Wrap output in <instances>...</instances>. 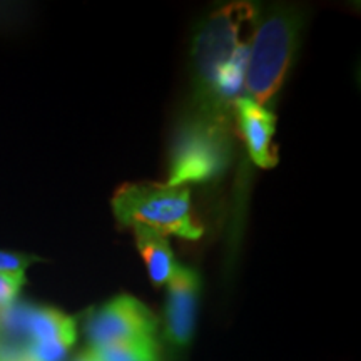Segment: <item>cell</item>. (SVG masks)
I'll use <instances>...</instances> for the list:
<instances>
[{
  "label": "cell",
  "mask_w": 361,
  "mask_h": 361,
  "mask_svg": "<svg viewBox=\"0 0 361 361\" xmlns=\"http://www.w3.org/2000/svg\"><path fill=\"white\" fill-rule=\"evenodd\" d=\"M97 361H159V346L151 338H135L90 348Z\"/></svg>",
  "instance_id": "cell-10"
},
{
  "label": "cell",
  "mask_w": 361,
  "mask_h": 361,
  "mask_svg": "<svg viewBox=\"0 0 361 361\" xmlns=\"http://www.w3.org/2000/svg\"><path fill=\"white\" fill-rule=\"evenodd\" d=\"M74 361H97L96 358H94L92 353L90 351H84V353H80L78 358H75Z\"/></svg>",
  "instance_id": "cell-13"
},
{
  "label": "cell",
  "mask_w": 361,
  "mask_h": 361,
  "mask_svg": "<svg viewBox=\"0 0 361 361\" xmlns=\"http://www.w3.org/2000/svg\"><path fill=\"white\" fill-rule=\"evenodd\" d=\"M22 328L32 343H62L71 346L75 343V322L69 314L56 308L39 306L22 311Z\"/></svg>",
  "instance_id": "cell-8"
},
{
  "label": "cell",
  "mask_w": 361,
  "mask_h": 361,
  "mask_svg": "<svg viewBox=\"0 0 361 361\" xmlns=\"http://www.w3.org/2000/svg\"><path fill=\"white\" fill-rule=\"evenodd\" d=\"M112 211L123 226H144L164 236L200 239L201 224L194 219L191 191L188 186H171L168 183H128L112 197Z\"/></svg>",
  "instance_id": "cell-3"
},
{
  "label": "cell",
  "mask_w": 361,
  "mask_h": 361,
  "mask_svg": "<svg viewBox=\"0 0 361 361\" xmlns=\"http://www.w3.org/2000/svg\"><path fill=\"white\" fill-rule=\"evenodd\" d=\"M12 361H34L32 358H30L29 355L27 353H24V355H20V356H17V358H13Z\"/></svg>",
  "instance_id": "cell-14"
},
{
  "label": "cell",
  "mask_w": 361,
  "mask_h": 361,
  "mask_svg": "<svg viewBox=\"0 0 361 361\" xmlns=\"http://www.w3.org/2000/svg\"><path fill=\"white\" fill-rule=\"evenodd\" d=\"M169 295L166 305V335L176 346L191 341L196 324L200 278L192 269L178 266L169 279Z\"/></svg>",
  "instance_id": "cell-6"
},
{
  "label": "cell",
  "mask_w": 361,
  "mask_h": 361,
  "mask_svg": "<svg viewBox=\"0 0 361 361\" xmlns=\"http://www.w3.org/2000/svg\"><path fill=\"white\" fill-rule=\"evenodd\" d=\"M134 234L135 246L141 252L142 259L146 261L151 281L157 286L168 283L179 266L176 263L168 238L164 234L144 228V226H135Z\"/></svg>",
  "instance_id": "cell-9"
},
{
  "label": "cell",
  "mask_w": 361,
  "mask_h": 361,
  "mask_svg": "<svg viewBox=\"0 0 361 361\" xmlns=\"http://www.w3.org/2000/svg\"><path fill=\"white\" fill-rule=\"evenodd\" d=\"M156 316L134 296L121 295L102 305L89 318L85 333L90 348L111 343L154 336Z\"/></svg>",
  "instance_id": "cell-5"
},
{
  "label": "cell",
  "mask_w": 361,
  "mask_h": 361,
  "mask_svg": "<svg viewBox=\"0 0 361 361\" xmlns=\"http://www.w3.org/2000/svg\"><path fill=\"white\" fill-rule=\"evenodd\" d=\"M231 154V123L194 111L173 137L168 184L186 186L218 179L228 169Z\"/></svg>",
  "instance_id": "cell-4"
},
{
  "label": "cell",
  "mask_w": 361,
  "mask_h": 361,
  "mask_svg": "<svg viewBox=\"0 0 361 361\" xmlns=\"http://www.w3.org/2000/svg\"><path fill=\"white\" fill-rule=\"evenodd\" d=\"M40 258L25 252H12V251H0V273H16L25 274V269L30 264L40 263Z\"/></svg>",
  "instance_id": "cell-12"
},
{
  "label": "cell",
  "mask_w": 361,
  "mask_h": 361,
  "mask_svg": "<svg viewBox=\"0 0 361 361\" xmlns=\"http://www.w3.org/2000/svg\"><path fill=\"white\" fill-rule=\"evenodd\" d=\"M301 12L295 7H274L256 22L247 54L245 89L259 106L281 89L295 57L301 32Z\"/></svg>",
  "instance_id": "cell-2"
},
{
  "label": "cell",
  "mask_w": 361,
  "mask_h": 361,
  "mask_svg": "<svg viewBox=\"0 0 361 361\" xmlns=\"http://www.w3.org/2000/svg\"><path fill=\"white\" fill-rule=\"evenodd\" d=\"M258 22L251 2H233L211 13L192 40L196 112L231 121L233 104L245 85L247 54Z\"/></svg>",
  "instance_id": "cell-1"
},
{
  "label": "cell",
  "mask_w": 361,
  "mask_h": 361,
  "mask_svg": "<svg viewBox=\"0 0 361 361\" xmlns=\"http://www.w3.org/2000/svg\"><path fill=\"white\" fill-rule=\"evenodd\" d=\"M25 281V274L0 273V310L11 308L16 303Z\"/></svg>",
  "instance_id": "cell-11"
},
{
  "label": "cell",
  "mask_w": 361,
  "mask_h": 361,
  "mask_svg": "<svg viewBox=\"0 0 361 361\" xmlns=\"http://www.w3.org/2000/svg\"><path fill=\"white\" fill-rule=\"evenodd\" d=\"M238 130L245 139L247 154L258 168L271 169L278 164V154L271 142L276 133V117L250 97H239L233 104Z\"/></svg>",
  "instance_id": "cell-7"
}]
</instances>
